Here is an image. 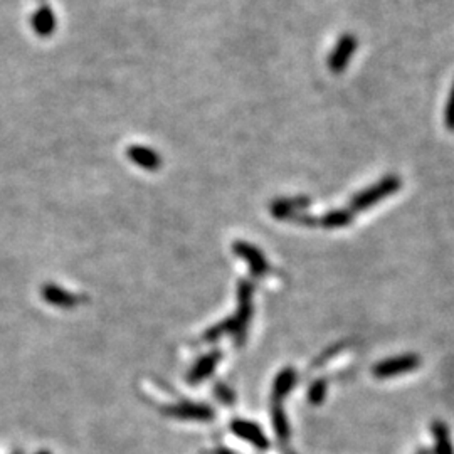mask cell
<instances>
[{"label":"cell","instance_id":"obj_20","mask_svg":"<svg viewBox=\"0 0 454 454\" xmlns=\"http://www.w3.org/2000/svg\"><path fill=\"white\" fill-rule=\"evenodd\" d=\"M39 454H49L47 451H42V453H39Z\"/></svg>","mask_w":454,"mask_h":454},{"label":"cell","instance_id":"obj_8","mask_svg":"<svg viewBox=\"0 0 454 454\" xmlns=\"http://www.w3.org/2000/svg\"><path fill=\"white\" fill-rule=\"evenodd\" d=\"M41 296L47 305H53L56 308H65V310L76 308V306L83 301L81 296L67 292V289L61 288V286L53 285V283H46V285L42 286Z\"/></svg>","mask_w":454,"mask_h":454},{"label":"cell","instance_id":"obj_17","mask_svg":"<svg viewBox=\"0 0 454 454\" xmlns=\"http://www.w3.org/2000/svg\"><path fill=\"white\" fill-rule=\"evenodd\" d=\"M325 396H326V380L318 378V380H314L313 384L310 385L308 401L312 402V404L318 405L325 401Z\"/></svg>","mask_w":454,"mask_h":454},{"label":"cell","instance_id":"obj_1","mask_svg":"<svg viewBox=\"0 0 454 454\" xmlns=\"http://www.w3.org/2000/svg\"><path fill=\"white\" fill-rule=\"evenodd\" d=\"M237 312L236 317L229 318V320L222 321L212 328H209L204 333L205 342H216L219 337L224 333H233L237 338V344L244 340L246 330H248V323L251 320V313H253V285L249 281H241L237 292Z\"/></svg>","mask_w":454,"mask_h":454},{"label":"cell","instance_id":"obj_15","mask_svg":"<svg viewBox=\"0 0 454 454\" xmlns=\"http://www.w3.org/2000/svg\"><path fill=\"white\" fill-rule=\"evenodd\" d=\"M432 434H434V441H436V454H454L448 426H446L444 422L441 421L434 422Z\"/></svg>","mask_w":454,"mask_h":454},{"label":"cell","instance_id":"obj_19","mask_svg":"<svg viewBox=\"0 0 454 454\" xmlns=\"http://www.w3.org/2000/svg\"><path fill=\"white\" fill-rule=\"evenodd\" d=\"M217 454H233V453H229V451H226V449H219Z\"/></svg>","mask_w":454,"mask_h":454},{"label":"cell","instance_id":"obj_9","mask_svg":"<svg viewBox=\"0 0 454 454\" xmlns=\"http://www.w3.org/2000/svg\"><path fill=\"white\" fill-rule=\"evenodd\" d=\"M230 429H233V432L236 434L237 437L248 441V443L253 444L254 448L268 449L269 441L268 437L264 436V432L261 431L260 426L253 424V422L244 419H234L230 422Z\"/></svg>","mask_w":454,"mask_h":454},{"label":"cell","instance_id":"obj_13","mask_svg":"<svg viewBox=\"0 0 454 454\" xmlns=\"http://www.w3.org/2000/svg\"><path fill=\"white\" fill-rule=\"evenodd\" d=\"M294 382H296V373H294L293 369H285L278 373L276 380L273 384V404H281V401L293 389Z\"/></svg>","mask_w":454,"mask_h":454},{"label":"cell","instance_id":"obj_14","mask_svg":"<svg viewBox=\"0 0 454 454\" xmlns=\"http://www.w3.org/2000/svg\"><path fill=\"white\" fill-rule=\"evenodd\" d=\"M353 221V212L350 209H335L326 212L323 217L318 219V224H321L326 229H337V227H345Z\"/></svg>","mask_w":454,"mask_h":454},{"label":"cell","instance_id":"obj_12","mask_svg":"<svg viewBox=\"0 0 454 454\" xmlns=\"http://www.w3.org/2000/svg\"><path fill=\"white\" fill-rule=\"evenodd\" d=\"M219 360H221V352H219V350L207 353V355L202 357L201 360L194 365L192 370H190L189 376H187V382L195 385V384H199V382L204 380V378L209 377L210 373L216 370Z\"/></svg>","mask_w":454,"mask_h":454},{"label":"cell","instance_id":"obj_3","mask_svg":"<svg viewBox=\"0 0 454 454\" xmlns=\"http://www.w3.org/2000/svg\"><path fill=\"white\" fill-rule=\"evenodd\" d=\"M357 51V37L353 34H344L333 47L328 58V67L332 73L340 74L344 73L346 65L350 62L352 56Z\"/></svg>","mask_w":454,"mask_h":454},{"label":"cell","instance_id":"obj_6","mask_svg":"<svg viewBox=\"0 0 454 454\" xmlns=\"http://www.w3.org/2000/svg\"><path fill=\"white\" fill-rule=\"evenodd\" d=\"M310 204H312V199L306 197V195L280 197L271 202L269 212L273 214V217L280 219V221H289V219L296 216V214H301Z\"/></svg>","mask_w":454,"mask_h":454},{"label":"cell","instance_id":"obj_16","mask_svg":"<svg viewBox=\"0 0 454 454\" xmlns=\"http://www.w3.org/2000/svg\"><path fill=\"white\" fill-rule=\"evenodd\" d=\"M271 416H273V426H274V431H276V434H278V437H280L281 441H288L289 426H288V419H286V414H285V411H283L281 404H273Z\"/></svg>","mask_w":454,"mask_h":454},{"label":"cell","instance_id":"obj_11","mask_svg":"<svg viewBox=\"0 0 454 454\" xmlns=\"http://www.w3.org/2000/svg\"><path fill=\"white\" fill-rule=\"evenodd\" d=\"M31 26H33L34 33L41 35V37H49V35H53L56 31V26H58V21H56V14L53 12V9L47 6L39 7V9L33 14Z\"/></svg>","mask_w":454,"mask_h":454},{"label":"cell","instance_id":"obj_10","mask_svg":"<svg viewBox=\"0 0 454 454\" xmlns=\"http://www.w3.org/2000/svg\"><path fill=\"white\" fill-rule=\"evenodd\" d=\"M126 157L130 158V162H133L135 165L140 167L143 170H149V172H155L162 167V157L157 153L153 149L145 145H130L126 149Z\"/></svg>","mask_w":454,"mask_h":454},{"label":"cell","instance_id":"obj_18","mask_svg":"<svg viewBox=\"0 0 454 454\" xmlns=\"http://www.w3.org/2000/svg\"><path fill=\"white\" fill-rule=\"evenodd\" d=\"M444 125L448 126V130L454 131V81H453L451 91H449L448 103H446V108H444Z\"/></svg>","mask_w":454,"mask_h":454},{"label":"cell","instance_id":"obj_2","mask_svg":"<svg viewBox=\"0 0 454 454\" xmlns=\"http://www.w3.org/2000/svg\"><path fill=\"white\" fill-rule=\"evenodd\" d=\"M402 182L397 175H385L384 178L377 182V184L367 187V189L360 190L355 194L350 201V210L352 212H360V210H367L377 202L384 201L389 195H394L401 189Z\"/></svg>","mask_w":454,"mask_h":454},{"label":"cell","instance_id":"obj_5","mask_svg":"<svg viewBox=\"0 0 454 454\" xmlns=\"http://www.w3.org/2000/svg\"><path fill=\"white\" fill-rule=\"evenodd\" d=\"M163 414L182 421H201L207 422L214 417V411L205 404H194V402H182V404L169 405L163 409Z\"/></svg>","mask_w":454,"mask_h":454},{"label":"cell","instance_id":"obj_4","mask_svg":"<svg viewBox=\"0 0 454 454\" xmlns=\"http://www.w3.org/2000/svg\"><path fill=\"white\" fill-rule=\"evenodd\" d=\"M419 364H421V358L417 355L394 357L380 362V364H377L376 367L372 369V373L378 378H387V377L399 376V373L411 372V370L419 367Z\"/></svg>","mask_w":454,"mask_h":454},{"label":"cell","instance_id":"obj_21","mask_svg":"<svg viewBox=\"0 0 454 454\" xmlns=\"http://www.w3.org/2000/svg\"><path fill=\"white\" fill-rule=\"evenodd\" d=\"M422 454H424V453H422Z\"/></svg>","mask_w":454,"mask_h":454},{"label":"cell","instance_id":"obj_7","mask_svg":"<svg viewBox=\"0 0 454 454\" xmlns=\"http://www.w3.org/2000/svg\"><path fill=\"white\" fill-rule=\"evenodd\" d=\"M233 251L236 256L246 261V264L249 266L251 273H253L254 276H262V274L268 273V261H266L264 254H262L256 246L244 241H236L233 246Z\"/></svg>","mask_w":454,"mask_h":454}]
</instances>
